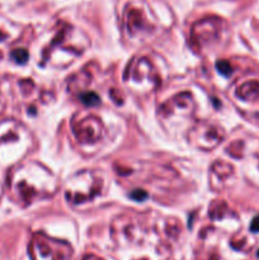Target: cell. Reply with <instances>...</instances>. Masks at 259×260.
Here are the masks:
<instances>
[{
  "label": "cell",
  "instance_id": "cell-1",
  "mask_svg": "<svg viewBox=\"0 0 259 260\" xmlns=\"http://www.w3.org/2000/svg\"><path fill=\"white\" fill-rule=\"evenodd\" d=\"M85 189V200L86 202L93 200L95 196L101 193L102 183L98 177L91 172H83L76 174L70 179V184L66 188V198L74 205H79L80 196Z\"/></svg>",
  "mask_w": 259,
  "mask_h": 260
},
{
  "label": "cell",
  "instance_id": "cell-2",
  "mask_svg": "<svg viewBox=\"0 0 259 260\" xmlns=\"http://www.w3.org/2000/svg\"><path fill=\"white\" fill-rule=\"evenodd\" d=\"M221 22L216 18H206L195 23L190 30V38L195 47L201 51L208 50L216 45V41L220 37Z\"/></svg>",
  "mask_w": 259,
  "mask_h": 260
},
{
  "label": "cell",
  "instance_id": "cell-3",
  "mask_svg": "<svg viewBox=\"0 0 259 260\" xmlns=\"http://www.w3.org/2000/svg\"><path fill=\"white\" fill-rule=\"evenodd\" d=\"M137 81L141 85H149L155 89L159 86L160 78L147 57H140L132 61L126 71V80Z\"/></svg>",
  "mask_w": 259,
  "mask_h": 260
},
{
  "label": "cell",
  "instance_id": "cell-4",
  "mask_svg": "<svg viewBox=\"0 0 259 260\" xmlns=\"http://www.w3.org/2000/svg\"><path fill=\"white\" fill-rule=\"evenodd\" d=\"M74 134L80 144H95L103 136V124L96 117H86L74 124Z\"/></svg>",
  "mask_w": 259,
  "mask_h": 260
},
{
  "label": "cell",
  "instance_id": "cell-5",
  "mask_svg": "<svg viewBox=\"0 0 259 260\" xmlns=\"http://www.w3.org/2000/svg\"><path fill=\"white\" fill-rule=\"evenodd\" d=\"M189 139L193 140L195 144L201 149L210 150L217 146L218 142L222 139V135H221L220 128L213 124L201 122L192 129Z\"/></svg>",
  "mask_w": 259,
  "mask_h": 260
},
{
  "label": "cell",
  "instance_id": "cell-6",
  "mask_svg": "<svg viewBox=\"0 0 259 260\" xmlns=\"http://www.w3.org/2000/svg\"><path fill=\"white\" fill-rule=\"evenodd\" d=\"M195 108V103H193V98L189 93H180L173 96L168 102H165L161 106V113H164L167 117L175 116L179 114L180 117H185L190 114Z\"/></svg>",
  "mask_w": 259,
  "mask_h": 260
},
{
  "label": "cell",
  "instance_id": "cell-7",
  "mask_svg": "<svg viewBox=\"0 0 259 260\" xmlns=\"http://www.w3.org/2000/svg\"><path fill=\"white\" fill-rule=\"evenodd\" d=\"M126 29L130 37H139L147 35L152 29L141 10L131 8L126 12Z\"/></svg>",
  "mask_w": 259,
  "mask_h": 260
},
{
  "label": "cell",
  "instance_id": "cell-8",
  "mask_svg": "<svg viewBox=\"0 0 259 260\" xmlns=\"http://www.w3.org/2000/svg\"><path fill=\"white\" fill-rule=\"evenodd\" d=\"M258 91L259 83H256V81H246L243 85L239 86L238 90H236V94L243 99H250L253 96H255V94Z\"/></svg>",
  "mask_w": 259,
  "mask_h": 260
},
{
  "label": "cell",
  "instance_id": "cell-9",
  "mask_svg": "<svg viewBox=\"0 0 259 260\" xmlns=\"http://www.w3.org/2000/svg\"><path fill=\"white\" fill-rule=\"evenodd\" d=\"M80 101L86 107H95L101 103V98L95 93H93V91H86V93L81 94Z\"/></svg>",
  "mask_w": 259,
  "mask_h": 260
},
{
  "label": "cell",
  "instance_id": "cell-10",
  "mask_svg": "<svg viewBox=\"0 0 259 260\" xmlns=\"http://www.w3.org/2000/svg\"><path fill=\"white\" fill-rule=\"evenodd\" d=\"M12 58L14 62L19 63V65H23L28 61V52L24 48H15L12 52Z\"/></svg>",
  "mask_w": 259,
  "mask_h": 260
},
{
  "label": "cell",
  "instance_id": "cell-11",
  "mask_svg": "<svg viewBox=\"0 0 259 260\" xmlns=\"http://www.w3.org/2000/svg\"><path fill=\"white\" fill-rule=\"evenodd\" d=\"M216 68H217L218 73L222 74L223 76H229L231 74V65L230 62H228V61H217V63H216Z\"/></svg>",
  "mask_w": 259,
  "mask_h": 260
},
{
  "label": "cell",
  "instance_id": "cell-12",
  "mask_svg": "<svg viewBox=\"0 0 259 260\" xmlns=\"http://www.w3.org/2000/svg\"><path fill=\"white\" fill-rule=\"evenodd\" d=\"M146 197H147L146 193L142 192V190L140 189H136L134 193H131V198H134V200L137 201V202H139V201H144Z\"/></svg>",
  "mask_w": 259,
  "mask_h": 260
},
{
  "label": "cell",
  "instance_id": "cell-13",
  "mask_svg": "<svg viewBox=\"0 0 259 260\" xmlns=\"http://www.w3.org/2000/svg\"><path fill=\"white\" fill-rule=\"evenodd\" d=\"M250 230L253 231V233H259V216L253 220V222H251L250 225Z\"/></svg>",
  "mask_w": 259,
  "mask_h": 260
}]
</instances>
